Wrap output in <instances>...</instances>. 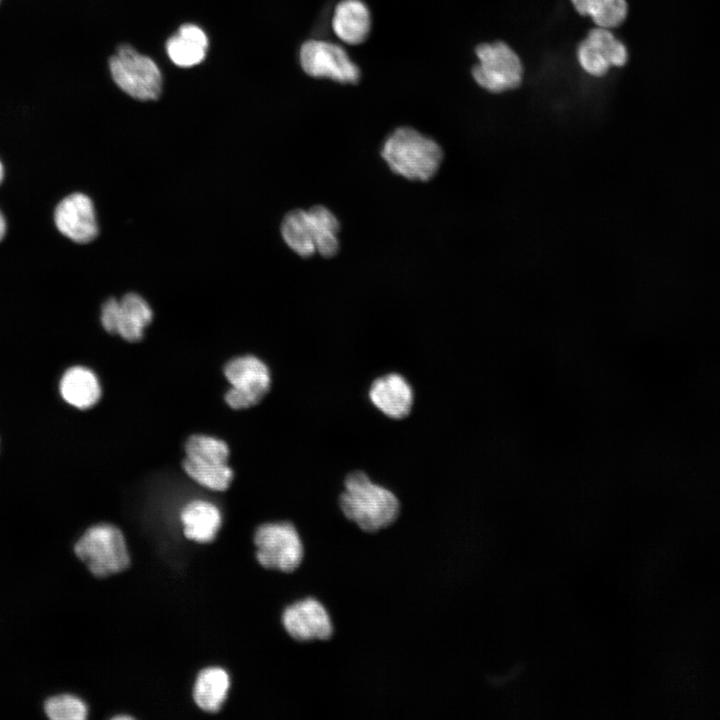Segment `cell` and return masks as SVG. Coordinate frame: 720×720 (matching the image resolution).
<instances>
[{"label": "cell", "instance_id": "1", "mask_svg": "<svg viewBox=\"0 0 720 720\" xmlns=\"http://www.w3.org/2000/svg\"><path fill=\"white\" fill-rule=\"evenodd\" d=\"M338 505L344 519L365 534H377L389 528L401 512L398 497L363 471L347 475Z\"/></svg>", "mask_w": 720, "mask_h": 720}, {"label": "cell", "instance_id": "2", "mask_svg": "<svg viewBox=\"0 0 720 720\" xmlns=\"http://www.w3.org/2000/svg\"><path fill=\"white\" fill-rule=\"evenodd\" d=\"M381 156L394 173L413 181H428L440 168L443 150L417 130L400 127L385 140Z\"/></svg>", "mask_w": 720, "mask_h": 720}, {"label": "cell", "instance_id": "3", "mask_svg": "<svg viewBox=\"0 0 720 720\" xmlns=\"http://www.w3.org/2000/svg\"><path fill=\"white\" fill-rule=\"evenodd\" d=\"M258 563L284 574L297 571L305 559V545L296 526L289 521L268 522L254 534Z\"/></svg>", "mask_w": 720, "mask_h": 720}, {"label": "cell", "instance_id": "4", "mask_svg": "<svg viewBox=\"0 0 720 720\" xmlns=\"http://www.w3.org/2000/svg\"><path fill=\"white\" fill-rule=\"evenodd\" d=\"M116 85L141 101L156 100L162 90V75L157 64L130 45L120 46L109 60Z\"/></svg>", "mask_w": 720, "mask_h": 720}, {"label": "cell", "instance_id": "5", "mask_svg": "<svg viewBox=\"0 0 720 720\" xmlns=\"http://www.w3.org/2000/svg\"><path fill=\"white\" fill-rule=\"evenodd\" d=\"M76 555L98 577L125 570L129 556L121 531L109 524L89 528L74 547Z\"/></svg>", "mask_w": 720, "mask_h": 720}, {"label": "cell", "instance_id": "6", "mask_svg": "<svg viewBox=\"0 0 720 720\" xmlns=\"http://www.w3.org/2000/svg\"><path fill=\"white\" fill-rule=\"evenodd\" d=\"M477 65L472 70L475 81L492 93L517 88L522 80L523 68L518 55L503 42L483 43L477 46Z\"/></svg>", "mask_w": 720, "mask_h": 720}, {"label": "cell", "instance_id": "7", "mask_svg": "<svg viewBox=\"0 0 720 720\" xmlns=\"http://www.w3.org/2000/svg\"><path fill=\"white\" fill-rule=\"evenodd\" d=\"M231 388L225 394L226 403L233 409H247L257 405L269 392L271 374L267 365L253 355L231 359L224 367Z\"/></svg>", "mask_w": 720, "mask_h": 720}, {"label": "cell", "instance_id": "8", "mask_svg": "<svg viewBox=\"0 0 720 720\" xmlns=\"http://www.w3.org/2000/svg\"><path fill=\"white\" fill-rule=\"evenodd\" d=\"M281 623L287 635L297 643L326 642L335 633L328 608L311 596L288 605L281 614Z\"/></svg>", "mask_w": 720, "mask_h": 720}, {"label": "cell", "instance_id": "9", "mask_svg": "<svg viewBox=\"0 0 720 720\" xmlns=\"http://www.w3.org/2000/svg\"><path fill=\"white\" fill-rule=\"evenodd\" d=\"M300 64L313 77H327L342 83L359 79V69L338 45L321 40L305 42L300 49Z\"/></svg>", "mask_w": 720, "mask_h": 720}, {"label": "cell", "instance_id": "10", "mask_svg": "<svg viewBox=\"0 0 720 720\" xmlns=\"http://www.w3.org/2000/svg\"><path fill=\"white\" fill-rule=\"evenodd\" d=\"M577 57L581 67L590 75L601 77L612 66L621 67L628 59L625 45L609 29H592L579 44Z\"/></svg>", "mask_w": 720, "mask_h": 720}, {"label": "cell", "instance_id": "11", "mask_svg": "<svg viewBox=\"0 0 720 720\" xmlns=\"http://www.w3.org/2000/svg\"><path fill=\"white\" fill-rule=\"evenodd\" d=\"M54 220L59 232L76 243H89L99 232L94 204L83 193L62 199L55 209Z\"/></svg>", "mask_w": 720, "mask_h": 720}, {"label": "cell", "instance_id": "12", "mask_svg": "<svg viewBox=\"0 0 720 720\" xmlns=\"http://www.w3.org/2000/svg\"><path fill=\"white\" fill-rule=\"evenodd\" d=\"M368 396L377 410L394 420L406 418L411 413L414 402L410 384L398 373H388L376 378L370 385Z\"/></svg>", "mask_w": 720, "mask_h": 720}, {"label": "cell", "instance_id": "13", "mask_svg": "<svg viewBox=\"0 0 720 720\" xmlns=\"http://www.w3.org/2000/svg\"><path fill=\"white\" fill-rule=\"evenodd\" d=\"M208 46V37L199 26L184 24L167 40L166 51L175 65L188 68L205 59Z\"/></svg>", "mask_w": 720, "mask_h": 720}, {"label": "cell", "instance_id": "14", "mask_svg": "<svg viewBox=\"0 0 720 720\" xmlns=\"http://www.w3.org/2000/svg\"><path fill=\"white\" fill-rule=\"evenodd\" d=\"M370 14L360 0H343L335 8L332 27L335 34L348 44L363 42L370 31Z\"/></svg>", "mask_w": 720, "mask_h": 720}, {"label": "cell", "instance_id": "15", "mask_svg": "<svg viewBox=\"0 0 720 720\" xmlns=\"http://www.w3.org/2000/svg\"><path fill=\"white\" fill-rule=\"evenodd\" d=\"M60 394L71 406L87 409L95 405L101 396L97 376L88 368H69L60 380Z\"/></svg>", "mask_w": 720, "mask_h": 720}, {"label": "cell", "instance_id": "16", "mask_svg": "<svg viewBox=\"0 0 720 720\" xmlns=\"http://www.w3.org/2000/svg\"><path fill=\"white\" fill-rule=\"evenodd\" d=\"M181 521L187 538L207 543L215 538L221 526V514L212 503L194 500L182 510Z\"/></svg>", "mask_w": 720, "mask_h": 720}, {"label": "cell", "instance_id": "17", "mask_svg": "<svg viewBox=\"0 0 720 720\" xmlns=\"http://www.w3.org/2000/svg\"><path fill=\"white\" fill-rule=\"evenodd\" d=\"M152 317V309L146 300L136 293H128L119 301L116 334L130 342L139 341Z\"/></svg>", "mask_w": 720, "mask_h": 720}, {"label": "cell", "instance_id": "18", "mask_svg": "<svg viewBox=\"0 0 720 720\" xmlns=\"http://www.w3.org/2000/svg\"><path fill=\"white\" fill-rule=\"evenodd\" d=\"M229 689V676L221 668L210 667L202 670L195 682L194 700L208 712L218 711L224 703Z\"/></svg>", "mask_w": 720, "mask_h": 720}, {"label": "cell", "instance_id": "19", "mask_svg": "<svg viewBox=\"0 0 720 720\" xmlns=\"http://www.w3.org/2000/svg\"><path fill=\"white\" fill-rule=\"evenodd\" d=\"M281 234L288 247L299 256L306 258L316 253L307 210L294 209L288 212L281 224Z\"/></svg>", "mask_w": 720, "mask_h": 720}, {"label": "cell", "instance_id": "20", "mask_svg": "<svg viewBox=\"0 0 720 720\" xmlns=\"http://www.w3.org/2000/svg\"><path fill=\"white\" fill-rule=\"evenodd\" d=\"M312 225L316 252L323 257H333L339 250L340 223L326 207L316 205L307 210Z\"/></svg>", "mask_w": 720, "mask_h": 720}, {"label": "cell", "instance_id": "21", "mask_svg": "<svg viewBox=\"0 0 720 720\" xmlns=\"http://www.w3.org/2000/svg\"><path fill=\"white\" fill-rule=\"evenodd\" d=\"M575 10L589 16L598 27L610 29L624 22L628 13L626 0H571Z\"/></svg>", "mask_w": 720, "mask_h": 720}, {"label": "cell", "instance_id": "22", "mask_svg": "<svg viewBox=\"0 0 720 720\" xmlns=\"http://www.w3.org/2000/svg\"><path fill=\"white\" fill-rule=\"evenodd\" d=\"M183 468L194 481L214 491L226 490L233 478V471L227 463H203L185 458Z\"/></svg>", "mask_w": 720, "mask_h": 720}, {"label": "cell", "instance_id": "23", "mask_svg": "<svg viewBox=\"0 0 720 720\" xmlns=\"http://www.w3.org/2000/svg\"><path fill=\"white\" fill-rule=\"evenodd\" d=\"M186 458L203 463H227L229 448L218 438L196 434L190 436L185 443Z\"/></svg>", "mask_w": 720, "mask_h": 720}, {"label": "cell", "instance_id": "24", "mask_svg": "<svg viewBox=\"0 0 720 720\" xmlns=\"http://www.w3.org/2000/svg\"><path fill=\"white\" fill-rule=\"evenodd\" d=\"M44 710L53 720H83L87 717L84 702L72 695H59L48 699Z\"/></svg>", "mask_w": 720, "mask_h": 720}, {"label": "cell", "instance_id": "25", "mask_svg": "<svg viewBox=\"0 0 720 720\" xmlns=\"http://www.w3.org/2000/svg\"><path fill=\"white\" fill-rule=\"evenodd\" d=\"M119 301L113 297L107 299L101 309V323L104 329L111 334H116Z\"/></svg>", "mask_w": 720, "mask_h": 720}, {"label": "cell", "instance_id": "26", "mask_svg": "<svg viewBox=\"0 0 720 720\" xmlns=\"http://www.w3.org/2000/svg\"><path fill=\"white\" fill-rule=\"evenodd\" d=\"M6 233V221L2 213L0 212V241L3 239Z\"/></svg>", "mask_w": 720, "mask_h": 720}, {"label": "cell", "instance_id": "27", "mask_svg": "<svg viewBox=\"0 0 720 720\" xmlns=\"http://www.w3.org/2000/svg\"><path fill=\"white\" fill-rule=\"evenodd\" d=\"M3 178H4V167H3V165H2V163H1V161H0V184H1L2 181H3Z\"/></svg>", "mask_w": 720, "mask_h": 720}, {"label": "cell", "instance_id": "28", "mask_svg": "<svg viewBox=\"0 0 720 720\" xmlns=\"http://www.w3.org/2000/svg\"><path fill=\"white\" fill-rule=\"evenodd\" d=\"M115 719H131L129 716H117Z\"/></svg>", "mask_w": 720, "mask_h": 720}]
</instances>
